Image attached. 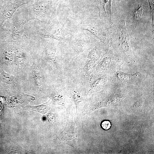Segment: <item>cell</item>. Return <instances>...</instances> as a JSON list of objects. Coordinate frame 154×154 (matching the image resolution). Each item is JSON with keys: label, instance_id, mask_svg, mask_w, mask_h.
I'll list each match as a JSON object with an SVG mask.
<instances>
[{"label": "cell", "instance_id": "2", "mask_svg": "<svg viewBox=\"0 0 154 154\" xmlns=\"http://www.w3.org/2000/svg\"><path fill=\"white\" fill-rule=\"evenodd\" d=\"M98 42L84 30H80L72 34L68 41L62 44L64 56L69 68L76 57L85 50L92 48Z\"/></svg>", "mask_w": 154, "mask_h": 154}, {"label": "cell", "instance_id": "8", "mask_svg": "<svg viewBox=\"0 0 154 154\" xmlns=\"http://www.w3.org/2000/svg\"><path fill=\"white\" fill-rule=\"evenodd\" d=\"M35 35L29 38H50L58 40L63 44L68 41L72 34L65 29L61 25L56 13L47 22L45 25L38 30Z\"/></svg>", "mask_w": 154, "mask_h": 154}, {"label": "cell", "instance_id": "19", "mask_svg": "<svg viewBox=\"0 0 154 154\" xmlns=\"http://www.w3.org/2000/svg\"><path fill=\"white\" fill-rule=\"evenodd\" d=\"M50 102L49 100L43 104L36 106H27L24 107L25 109L30 111L37 112L39 113L45 114L50 108Z\"/></svg>", "mask_w": 154, "mask_h": 154}, {"label": "cell", "instance_id": "14", "mask_svg": "<svg viewBox=\"0 0 154 154\" xmlns=\"http://www.w3.org/2000/svg\"><path fill=\"white\" fill-rule=\"evenodd\" d=\"M77 129L73 119H68L65 128L56 138L57 143L76 147L77 146Z\"/></svg>", "mask_w": 154, "mask_h": 154}, {"label": "cell", "instance_id": "15", "mask_svg": "<svg viewBox=\"0 0 154 154\" xmlns=\"http://www.w3.org/2000/svg\"><path fill=\"white\" fill-rule=\"evenodd\" d=\"M15 41H1L0 44V55L12 72L15 62Z\"/></svg>", "mask_w": 154, "mask_h": 154}, {"label": "cell", "instance_id": "21", "mask_svg": "<svg viewBox=\"0 0 154 154\" xmlns=\"http://www.w3.org/2000/svg\"><path fill=\"white\" fill-rule=\"evenodd\" d=\"M1 40H0V44L1 43Z\"/></svg>", "mask_w": 154, "mask_h": 154}, {"label": "cell", "instance_id": "16", "mask_svg": "<svg viewBox=\"0 0 154 154\" xmlns=\"http://www.w3.org/2000/svg\"><path fill=\"white\" fill-rule=\"evenodd\" d=\"M0 83L6 88H11L22 86V82L18 76L5 72L2 68L0 70Z\"/></svg>", "mask_w": 154, "mask_h": 154}, {"label": "cell", "instance_id": "9", "mask_svg": "<svg viewBox=\"0 0 154 154\" xmlns=\"http://www.w3.org/2000/svg\"><path fill=\"white\" fill-rule=\"evenodd\" d=\"M112 82L120 87L131 85L141 87L145 84L154 85V78L139 69L135 73L130 74L122 72L120 69L112 76Z\"/></svg>", "mask_w": 154, "mask_h": 154}, {"label": "cell", "instance_id": "4", "mask_svg": "<svg viewBox=\"0 0 154 154\" xmlns=\"http://www.w3.org/2000/svg\"><path fill=\"white\" fill-rule=\"evenodd\" d=\"M30 20L20 7L12 17L5 21L0 29V39L2 41L17 40L23 35L24 26Z\"/></svg>", "mask_w": 154, "mask_h": 154}, {"label": "cell", "instance_id": "3", "mask_svg": "<svg viewBox=\"0 0 154 154\" xmlns=\"http://www.w3.org/2000/svg\"><path fill=\"white\" fill-rule=\"evenodd\" d=\"M118 33L116 51L114 53L130 68L136 70L139 69V63L132 52L125 19L123 14L120 17Z\"/></svg>", "mask_w": 154, "mask_h": 154}, {"label": "cell", "instance_id": "20", "mask_svg": "<svg viewBox=\"0 0 154 154\" xmlns=\"http://www.w3.org/2000/svg\"><path fill=\"white\" fill-rule=\"evenodd\" d=\"M111 126V123L108 121L105 120L103 121L101 123V126L105 130H107L109 129Z\"/></svg>", "mask_w": 154, "mask_h": 154}, {"label": "cell", "instance_id": "12", "mask_svg": "<svg viewBox=\"0 0 154 154\" xmlns=\"http://www.w3.org/2000/svg\"><path fill=\"white\" fill-rule=\"evenodd\" d=\"M83 84L87 93L96 92L112 84V76L95 71Z\"/></svg>", "mask_w": 154, "mask_h": 154}, {"label": "cell", "instance_id": "7", "mask_svg": "<svg viewBox=\"0 0 154 154\" xmlns=\"http://www.w3.org/2000/svg\"><path fill=\"white\" fill-rule=\"evenodd\" d=\"M15 62L13 73L20 78L32 64L33 57L29 46V38L24 34L15 40Z\"/></svg>", "mask_w": 154, "mask_h": 154}, {"label": "cell", "instance_id": "6", "mask_svg": "<svg viewBox=\"0 0 154 154\" xmlns=\"http://www.w3.org/2000/svg\"><path fill=\"white\" fill-rule=\"evenodd\" d=\"M60 0H32L29 5L22 6L30 20L36 19L42 23L48 22L56 13Z\"/></svg>", "mask_w": 154, "mask_h": 154}, {"label": "cell", "instance_id": "13", "mask_svg": "<svg viewBox=\"0 0 154 154\" xmlns=\"http://www.w3.org/2000/svg\"><path fill=\"white\" fill-rule=\"evenodd\" d=\"M0 0V29L4 23L11 18L21 6L28 4L32 0Z\"/></svg>", "mask_w": 154, "mask_h": 154}, {"label": "cell", "instance_id": "17", "mask_svg": "<svg viewBox=\"0 0 154 154\" xmlns=\"http://www.w3.org/2000/svg\"><path fill=\"white\" fill-rule=\"evenodd\" d=\"M112 0H95L92 6L97 7L99 10L100 18L103 22L107 23L108 19L106 10V6L108 5L110 12L111 11V3Z\"/></svg>", "mask_w": 154, "mask_h": 154}, {"label": "cell", "instance_id": "11", "mask_svg": "<svg viewBox=\"0 0 154 154\" xmlns=\"http://www.w3.org/2000/svg\"><path fill=\"white\" fill-rule=\"evenodd\" d=\"M106 23L98 22L86 24H79L77 27L80 29L89 32L94 35L108 48L111 38Z\"/></svg>", "mask_w": 154, "mask_h": 154}, {"label": "cell", "instance_id": "5", "mask_svg": "<svg viewBox=\"0 0 154 154\" xmlns=\"http://www.w3.org/2000/svg\"><path fill=\"white\" fill-rule=\"evenodd\" d=\"M32 64L20 77L22 85H27L40 90L49 88L55 78L42 68L39 61L33 57Z\"/></svg>", "mask_w": 154, "mask_h": 154}, {"label": "cell", "instance_id": "10", "mask_svg": "<svg viewBox=\"0 0 154 154\" xmlns=\"http://www.w3.org/2000/svg\"><path fill=\"white\" fill-rule=\"evenodd\" d=\"M122 61L110 50L103 53L97 62L95 71L112 76L118 70L121 69Z\"/></svg>", "mask_w": 154, "mask_h": 154}, {"label": "cell", "instance_id": "18", "mask_svg": "<svg viewBox=\"0 0 154 154\" xmlns=\"http://www.w3.org/2000/svg\"><path fill=\"white\" fill-rule=\"evenodd\" d=\"M143 13V7L141 3L136 4L133 7L131 11V16L132 23L134 27H137Z\"/></svg>", "mask_w": 154, "mask_h": 154}, {"label": "cell", "instance_id": "1", "mask_svg": "<svg viewBox=\"0 0 154 154\" xmlns=\"http://www.w3.org/2000/svg\"><path fill=\"white\" fill-rule=\"evenodd\" d=\"M29 39L32 55L42 68L55 78L65 80L70 68L64 56L62 44L50 38Z\"/></svg>", "mask_w": 154, "mask_h": 154}]
</instances>
